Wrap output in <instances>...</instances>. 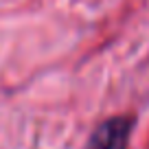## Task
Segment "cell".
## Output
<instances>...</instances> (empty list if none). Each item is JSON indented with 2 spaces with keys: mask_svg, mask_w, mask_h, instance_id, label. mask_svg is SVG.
<instances>
[{
  "mask_svg": "<svg viewBox=\"0 0 149 149\" xmlns=\"http://www.w3.org/2000/svg\"><path fill=\"white\" fill-rule=\"evenodd\" d=\"M132 125H134V121L130 116L107 118L92 132L86 149H127Z\"/></svg>",
  "mask_w": 149,
  "mask_h": 149,
  "instance_id": "cell-1",
  "label": "cell"
}]
</instances>
